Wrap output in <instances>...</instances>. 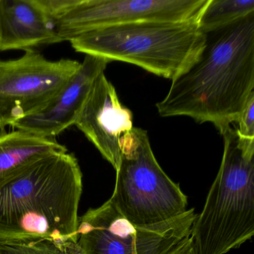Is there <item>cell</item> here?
Returning <instances> with one entry per match:
<instances>
[{
  "instance_id": "obj_17",
  "label": "cell",
  "mask_w": 254,
  "mask_h": 254,
  "mask_svg": "<svg viewBox=\"0 0 254 254\" xmlns=\"http://www.w3.org/2000/svg\"><path fill=\"white\" fill-rule=\"evenodd\" d=\"M171 254H195L191 236L183 241Z\"/></svg>"
},
{
  "instance_id": "obj_6",
  "label": "cell",
  "mask_w": 254,
  "mask_h": 254,
  "mask_svg": "<svg viewBox=\"0 0 254 254\" xmlns=\"http://www.w3.org/2000/svg\"><path fill=\"white\" fill-rule=\"evenodd\" d=\"M193 208L166 222L138 227L108 200L79 217L78 245L82 254H171L191 236Z\"/></svg>"
},
{
  "instance_id": "obj_8",
  "label": "cell",
  "mask_w": 254,
  "mask_h": 254,
  "mask_svg": "<svg viewBox=\"0 0 254 254\" xmlns=\"http://www.w3.org/2000/svg\"><path fill=\"white\" fill-rule=\"evenodd\" d=\"M209 0H77L56 23L57 43L83 34L142 22L198 23Z\"/></svg>"
},
{
  "instance_id": "obj_12",
  "label": "cell",
  "mask_w": 254,
  "mask_h": 254,
  "mask_svg": "<svg viewBox=\"0 0 254 254\" xmlns=\"http://www.w3.org/2000/svg\"><path fill=\"white\" fill-rule=\"evenodd\" d=\"M67 151L56 138L21 130L0 134V190L34 160L51 153Z\"/></svg>"
},
{
  "instance_id": "obj_11",
  "label": "cell",
  "mask_w": 254,
  "mask_h": 254,
  "mask_svg": "<svg viewBox=\"0 0 254 254\" xmlns=\"http://www.w3.org/2000/svg\"><path fill=\"white\" fill-rule=\"evenodd\" d=\"M57 44L56 26L36 0H0V51Z\"/></svg>"
},
{
  "instance_id": "obj_5",
  "label": "cell",
  "mask_w": 254,
  "mask_h": 254,
  "mask_svg": "<svg viewBox=\"0 0 254 254\" xmlns=\"http://www.w3.org/2000/svg\"><path fill=\"white\" fill-rule=\"evenodd\" d=\"M120 163L111 201L131 224L148 227L187 212V197L163 170L148 132L134 127L120 139Z\"/></svg>"
},
{
  "instance_id": "obj_1",
  "label": "cell",
  "mask_w": 254,
  "mask_h": 254,
  "mask_svg": "<svg viewBox=\"0 0 254 254\" xmlns=\"http://www.w3.org/2000/svg\"><path fill=\"white\" fill-rule=\"evenodd\" d=\"M254 93V14L206 35L200 58L157 102L163 117L212 123L220 134L237 122Z\"/></svg>"
},
{
  "instance_id": "obj_10",
  "label": "cell",
  "mask_w": 254,
  "mask_h": 254,
  "mask_svg": "<svg viewBox=\"0 0 254 254\" xmlns=\"http://www.w3.org/2000/svg\"><path fill=\"white\" fill-rule=\"evenodd\" d=\"M110 61L86 56L79 69L42 110L16 123L12 127L44 137L55 138L75 122L96 78Z\"/></svg>"
},
{
  "instance_id": "obj_7",
  "label": "cell",
  "mask_w": 254,
  "mask_h": 254,
  "mask_svg": "<svg viewBox=\"0 0 254 254\" xmlns=\"http://www.w3.org/2000/svg\"><path fill=\"white\" fill-rule=\"evenodd\" d=\"M80 65L70 59L50 61L34 50L19 59L0 60V129L47 106Z\"/></svg>"
},
{
  "instance_id": "obj_16",
  "label": "cell",
  "mask_w": 254,
  "mask_h": 254,
  "mask_svg": "<svg viewBox=\"0 0 254 254\" xmlns=\"http://www.w3.org/2000/svg\"><path fill=\"white\" fill-rule=\"evenodd\" d=\"M40 8L50 21L56 26L57 22L64 16L74 5L77 0H36Z\"/></svg>"
},
{
  "instance_id": "obj_13",
  "label": "cell",
  "mask_w": 254,
  "mask_h": 254,
  "mask_svg": "<svg viewBox=\"0 0 254 254\" xmlns=\"http://www.w3.org/2000/svg\"><path fill=\"white\" fill-rule=\"evenodd\" d=\"M254 14V0H209L198 26L205 35L228 27Z\"/></svg>"
},
{
  "instance_id": "obj_3",
  "label": "cell",
  "mask_w": 254,
  "mask_h": 254,
  "mask_svg": "<svg viewBox=\"0 0 254 254\" xmlns=\"http://www.w3.org/2000/svg\"><path fill=\"white\" fill-rule=\"evenodd\" d=\"M69 42L78 53L131 64L172 81L198 60L206 35L197 23L142 22L92 31Z\"/></svg>"
},
{
  "instance_id": "obj_2",
  "label": "cell",
  "mask_w": 254,
  "mask_h": 254,
  "mask_svg": "<svg viewBox=\"0 0 254 254\" xmlns=\"http://www.w3.org/2000/svg\"><path fill=\"white\" fill-rule=\"evenodd\" d=\"M82 172L67 151L34 160L0 190V244L78 242Z\"/></svg>"
},
{
  "instance_id": "obj_9",
  "label": "cell",
  "mask_w": 254,
  "mask_h": 254,
  "mask_svg": "<svg viewBox=\"0 0 254 254\" xmlns=\"http://www.w3.org/2000/svg\"><path fill=\"white\" fill-rule=\"evenodd\" d=\"M75 126L117 171L121 154L120 139L133 128V114L122 105L105 72L95 81Z\"/></svg>"
},
{
  "instance_id": "obj_15",
  "label": "cell",
  "mask_w": 254,
  "mask_h": 254,
  "mask_svg": "<svg viewBox=\"0 0 254 254\" xmlns=\"http://www.w3.org/2000/svg\"><path fill=\"white\" fill-rule=\"evenodd\" d=\"M236 129L238 141L245 151L254 154V93L239 116Z\"/></svg>"
},
{
  "instance_id": "obj_14",
  "label": "cell",
  "mask_w": 254,
  "mask_h": 254,
  "mask_svg": "<svg viewBox=\"0 0 254 254\" xmlns=\"http://www.w3.org/2000/svg\"><path fill=\"white\" fill-rule=\"evenodd\" d=\"M5 254H82L78 242L40 240L29 243L0 244Z\"/></svg>"
},
{
  "instance_id": "obj_18",
  "label": "cell",
  "mask_w": 254,
  "mask_h": 254,
  "mask_svg": "<svg viewBox=\"0 0 254 254\" xmlns=\"http://www.w3.org/2000/svg\"><path fill=\"white\" fill-rule=\"evenodd\" d=\"M0 254H4L3 251H2V249H1V248H0Z\"/></svg>"
},
{
  "instance_id": "obj_4",
  "label": "cell",
  "mask_w": 254,
  "mask_h": 254,
  "mask_svg": "<svg viewBox=\"0 0 254 254\" xmlns=\"http://www.w3.org/2000/svg\"><path fill=\"white\" fill-rule=\"evenodd\" d=\"M221 136V166L191 227L195 254H227L254 234V154L240 146L235 127Z\"/></svg>"
}]
</instances>
